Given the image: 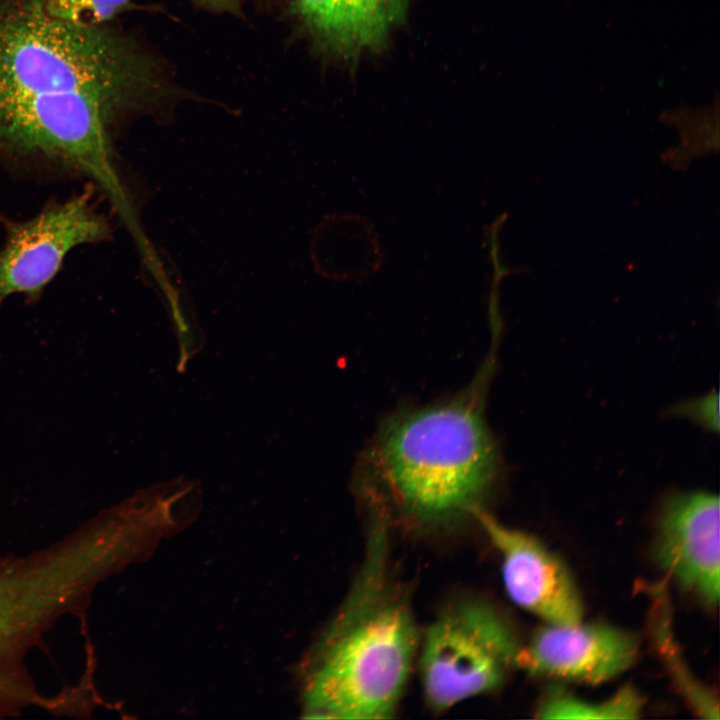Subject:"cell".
Wrapping results in <instances>:
<instances>
[{"label": "cell", "instance_id": "14", "mask_svg": "<svg viewBox=\"0 0 720 720\" xmlns=\"http://www.w3.org/2000/svg\"><path fill=\"white\" fill-rule=\"evenodd\" d=\"M677 410L680 414L692 418L712 431L717 432L719 430V397L717 392L686 402L679 406Z\"/></svg>", "mask_w": 720, "mask_h": 720}, {"label": "cell", "instance_id": "4", "mask_svg": "<svg viewBox=\"0 0 720 720\" xmlns=\"http://www.w3.org/2000/svg\"><path fill=\"white\" fill-rule=\"evenodd\" d=\"M519 651L504 619L489 604L463 600L445 608L422 640L419 670L426 703L443 712L498 688Z\"/></svg>", "mask_w": 720, "mask_h": 720}, {"label": "cell", "instance_id": "1", "mask_svg": "<svg viewBox=\"0 0 720 720\" xmlns=\"http://www.w3.org/2000/svg\"><path fill=\"white\" fill-rule=\"evenodd\" d=\"M155 80L118 31L54 17L45 0H0V164L109 188L112 128Z\"/></svg>", "mask_w": 720, "mask_h": 720}, {"label": "cell", "instance_id": "3", "mask_svg": "<svg viewBox=\"0 0 720 720\" xmlns=\"http://www.w3.org/2000/svg\"><path fill=\"white\" fill-rule=\"evenodd\" d=\"M372 457L396 508L425 528L473 516L498 468L495 443L479 409L466 400L396 417Z\"/></svg>", "mask_w": 720, "mask_h": 720}, {"label": "cell", "instance_id": "9", "mask_svg": "<svg viewBox=\"0 0 720 720\" xmlns=\"http://www.w3.org/2000/svg\"><path fill=\"white\" fill-rule=\"evenodd\" d=\"M408 0H293L292 10L323 49L355 56L378 48L405 18Z\"/></svg>", "mask_w": 720, "mask_h": 720}, {"label": "cell", "instance_id": "5", "mask_svg": "<svg viewBox=\"0 0 720 720\" xmlns=\"http://www.w3.org/2000/svg\"><path fill=\"white\" fill-rule=\"evenodd\" d=\"M93 191L89 185L27 220L6 224L0 248V306L14 294L38 300L72 249L108 237L109 225L94 207Z\"/></svg>", "mask_w": 720, "mask_h": 720}, {"label": "cell", "instance_id": "13", "mask_svg": "<svg viewBox=\"0 0 720 720\" xmlns=\"http://www.w3.org/2000/svg\"><path fill=\"white\" fill-rule=\"evenodd\" d=\"M130 4L131 0H45L50 15L81 25H103Z\"/></svg>", "mask_w": 720, "mask_h": 720}, {"label": "cell", "instance_id": "10", "mask_svg": "<svg viewBox=\"0 0 720 720\" xmlns=\"http://www.w3.org/2000/svg\"><path fill=\"white\" fill-rule=\"evenodd\" d=\"M317 237L316 263L323 275L335 280L360 281L383 264V250L372 223L357 214L326 219Z\"/></svg>", "mask_w": 720, "mask_h": 720}, {"label": "cell", "instance_id": "11", "mask_svg": "<svg viewBox=\"0 0 720 720\" xmlns=\"http://www.w3.org/2000/svg\"><path fill=\"white\" fill-rule=\"evenodd\" d=\"M653 592L652 631L673 681L697 713L707 719H718L717 700L708 688L695 679L676 648L670 609L663 589L658 588Z\"/></svg>", "mask_w": 720, "mask_h": 720}, {"label": "cell", "instance_id": "6", "mask_svg": "<svg viewBox=\"0 0 720 720\" xmlns=\"http://www.w3.org/2000/svg\"><path fill=\"white\" fill-rule=\"evenodd\" d=\"M473 517L499 552L504 587L514 603L546 623L582 621L579 591L556 554L535 537L500 523L481 508Z\"/></svg>", "mask_w": 720, "mask_h": 720}, {"label": "cell", "instance_id": "15", "mask_svg": "<svg viewBox=\"0 0 720 720\" xmlns=\"http://www.w3.org/2000/svg\"><path fill=\"white\" fill-rule=\"evenodd\" d=\"M208 9L239 15L241 12V0H195Z\"/></svg>", "mask_w": 720, "mask_h": 720}, {"label": "cell", "instance_id": "2", "mask_svg": "<svg viewBox=\"0 0 720 720\" xmlns=\"http://www.w3.org/2000/svg\"><path fill=\"white\" fill-rule=\"evenodd\" d=\"M388 548L387 521L378 515L359 573L313 654L305 686L311 717L386 719L398 706L418 635Z\"/></svg>", "mask_w": 720, "mask_h": 720}, {"label": "cell", "instance_id": "12", "mask_svg": "<svg viewBox=\"0 0 720 720\" xmlns=\"http://www.w3.org/2000/svg\"><path fill=\"white\" fill-rule=\"evenodd\" d=\"M643 707L640 694L623 687L601 702H590L568 694L550 696L538 713L544 719H635Z\"/></svg>", "mask_w": 720, "mask_h": 720}, {"label": "cell", "instance_id": "8", "mask_svg": "<svg viewBox=\"0 0 720 720\" xmlns=\"http://www.w3.org/2000/svg\"><path fill=\"white\" fill-rule=\"evenodd\" d=\"M638 647L635 635L611 625L547 623L519 648L516 664L536 675L599 684L627 670Z\"/></svg>", "mask_w": 720, "mask_h": 720}, {"label": "cell", "instance_id": "7", "mask_svg": "<svg viewBox=\"0 0 720 720\" xmlns=\"http://www.w3.org/2000/svg\"><path fill=\"white\" fill-rule=\"evenodd\" d=\"M719 514L716 494H672L662 506L655 545L664 571L710 606L720 592Z\"/></svg>", "mask_w": 720, "mask_h": 720}]
</instances>
